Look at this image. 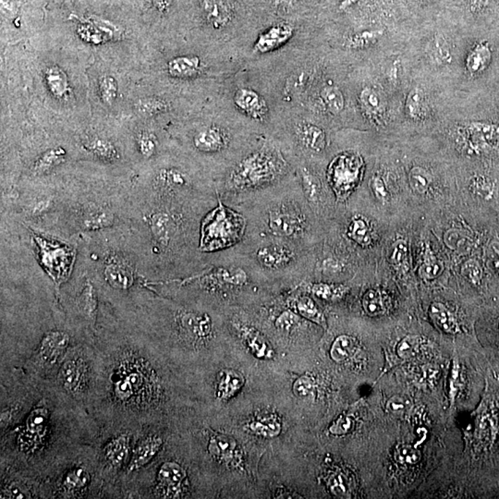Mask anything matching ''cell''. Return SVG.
<instances>
[{
	"instance_id": "9a60e30c",
	"label": "cell",
	"mask_w": 499,
	"mask_h": 499,
	"mask_svg": "<svg viewBox=\"0 0 499 499\" xmlns=\"http://www.w3.org/2000/svg\"><path fill=\"white\" fill-rule=\"evenodd\" d=\"M70 343L69 335L62 331L48 332L39 347L41 358L46 364H55L63 357Z\"/></svg>"
},
{
	"instance_id": "91938a15",
	"label": "cell",
	"mask_w": 499,
	"mask_h": 499,
	"mask_svg": "<svg viewBox=\"0 0 499 499\" xmlns=\"http://www.w3.org/2000/svg\"><path fill=\"white\" fill-rule=\"evenodd\" d=\"M6 495V498H29L28 493L24 492L23 488H21L20 487H19V485H16V487L15 485H10V487L8 488Z\"/></svg>"
},
{
	"instance_id": "681fc988",
	"label": "cell",
	"mask_w": 499,
	"mask_h": 499,
	"mask_svg": "<svg viewBox=\"0 0 499 499\" xmlns=\"http://www.w3.org/2000/svg\"><path fill=\"white\" fill-rule=\"evenodd\" d=\"M462 274L471 284L479 286L482 280V269L480 264L474 259L465 262L462 267Z\"/></svg>"
},
{
	"instance_id": "f546056e",
	"label": "cell",
	"mask_w": 499,
	"mask_h": 499,
	"mask_svg": "<svg viewBox=\"0 0 499 499\" xmlns=\"http://www.w3.org/2000/svg\"><path fill=\"white\" fill-rule=\"evenodd\" d=\"M429 313L433 323L442 331L449 333V334H457L460 331L459 323H458L456 318L454 317L451 311L445 305L440 304V302H433L431 305Z\"/></svg>"
},
{
	"instance_id": "ac0fdd59",
	"label": "cell",
	"mask_w": 499,
	"mask_h": 499,
	"mask_svg": "<svg viewBox=\"0 0 499 499\" xmlns=\"http://www.w3.org/2000/svg\"><path fill=\"white\" fill-rule=\"evenodd\" d=\"M163 441L160 436H150L139 444L133 455L128 471H139L151 462L162 448Z\"/></svg>"
},
{
	"instance_id": "e7e4bbea",
	"label": "cell",
	"mask_w": 499,
	"mask_h": 499,
	"mask_svg": "<svg viewBox=\"0 0 499 499\" xmlns=\"http://www.w3.org/2000/svg\"><path fill=\"white\" fill-rule=\"evenodd\" d=\"M171 1H173V0H155V3L157 5L158 9L166 10L170 6Z\"/></svg>"
},
{
	"instance_id": "cb8c5ba5",
	"label": "cell",
	"mask_w": 499,
	"mask_h": 499,
	"mask_svg": "<svg viewBox=\"0 0 499 499\" xmlns=\"http://www.w3.org/2000/svg\"><path fill=\"white\" fill-rule=\"evenodd\" d=\"M237 444L233 438L220 433H212L208 442L209 453L222 462H233L236 458Z\"/></svg>"
},
{
	"instance_id": "b9f144b4",
	"label": "cell",
	"mask_w": 499,
	"mask_h": 499,
	"mask_svg": "<svg viewBox=\"0 0 499 499\" xmlns=\"http://www.w3.org/2000/svg\"><path fill=\"white\" fill-rule=\"evenodd\" d=\"M409 182L414 192L424 195L432 184V176L422 166H414L409 174Z\"/></svg>"
},
{
	"instance_id": "e575fe53",
	"label": "cell",
	"mask_w": 499,
	"mask_h": 499,
	"mask_svg": "<svg viewBox=\"0 0 499 499\" xmlns=\"http://www.w3.org/2000/svg\"><path fill=\"white\" fill-rule=\"evenodd\" d=\"M135 108L141 116L151 118L168 111L170 105L162 98L151 97L139 99L135 104Z\"/></svg>"
},
{
	"instance_id": "484cf974",
	"label": "cell",
	"mask_w": 499,
	"mask_h": 499,
	"mask_svg": "<svg viewBox=\"0 0 499 499\" xmlns=\"http://www.w3.org/2000/svg\"><path fill=\"white\" fill-rule=\"evenodd\" d=\"M204 8L207 20L215 28L227 26L233 18L230 6L223 0H204Z\"/></svg>"
},
{
	"instance_id": "1f68e13d",
	"label": "cell",
	"mask_w": 499,
	"mask_h": 499,
	"mask_svg": "<svg viewBox=\"0 0 499 499\" xmlns=\"http://www.w3.org/2000/svg\"><path fill=\"white\" fill-rule=\"evenodd\" d=\"M358 342L350 335H340L334 340L330 350L333 361L342 362L351 358L356 353Z\"/></svg>"
},
{
	"instance_id": "d590c367",
	"label": "cell",
	"mask_w": 499,
	"mask_h": 499,
	"mask_svg": "<svg viewBox=\"0 0 499 499\" xmlns=\"http://www.w3.org/2000/svg\"><path fill=\"white\" fill-rule=\"evenodd\" d=\"M384 35V30H367L361 32H357L347 38L345 42L346 48L353 50H360L373 46L378 42Z\"/></svg>"
},
{
	"instance_id": "f5cc1de1",
	"label": "cell",
	"mask_w": 499,
	"mask_h": 499,
	"mask_svg": "<svg viewBox=\"0 0 499 499\" xmlns=\"http://www.w3.org/2000/svg\"><path fill=\"white\" fill-rule=\"evenodd\" d=\"M354 421L350 416H342L329 427V432L335 436H344L351 432Z\"/></svg>"
},
{
	"instance_id": "83f0119b",
	"label": "cell",
	"mask_w": 499,
	"mask_h": 499,
	"mask_svg": "<svg viewBox=\"0 0 499 499\" xmlns=\"http://www.w3.org/2000/svg\"><path fill=\"white\" fill-rule=\"evenodd\" d=\"M428 58L436 66H446L452 62L451 46L445 37L436 35L428 43Z\"/></svg>"
},
{
	"instance_id": "8fae6325",
	"label": "cell",
	"mask_w": 499,
	"mask_h": 499,
	"mask_svg": "<svg viewBox=\"0 0 499 499\" xmlns=\"http://www.w3.org/2000/svg\"><path fill=\"white\" fill-rule=\"evenodd\" d=\"M186 481V471L179 463L166 462L158 471L157 487L165 498H181Z\"/></svg>"
},
{
	"instance_id": "9c48e42d",
	"label": "cell",
	"mask_w": 499,
	"mask_h": 499,
	"mask_svg": "<svg viewBox=\"0 0 499 499\" xmlns=\"http://www.w3.org/2000/svg\"><path fill=\"white\" fill-rule=\"evenodd\" d=\"M286 304L288 306L295 311L298 315L317 324L322 329H327L326 315L321 308L316 304L313 297L305 291L302 285L293 288V290L283 293Z\"/></svg>"
},
{
	"instance_id": "f907efd6",
	"label": "cell",
	"mask_w": 499,
	"mask_h": 499,
	"mask_svg": "<svg viewBox=\"0 0 499 499\" xmlns=\"http://www.w3.org/2000/svg\"><path fill=\"white\" fill-rule=\"evenodd\" d=\"M421 457L419 451L409 445L400 446L396 451V459L402 464H416L421 460Z\"/></svg>"
},
{
	"instance_id": "f1b7e54d",
	"label": "cell",
	"mask_w": 499,
	"mask_h": 499,
	"mask_svg": "<svg viewBox=\"0 0 499 499\" xmlns=\"http://www.w3.org/2000/svg\"><path fill=\"white\" fill-rule=\"evenodd\" d=\"M244 376L235 370H225L221 373L218 382V397L221 400H230L244 387Z\"/></svg>"
},
{
	"instance_id": "680465c9",
	"label": "cell",
	"mask_w": 499,
	"mask_h": 499,
	"mask_svg": "<svg viewBox=\"0 0 499 499\" xmlns=\"http://www.w3.org/2000/svg\"><path fill=\"white\" fill-rule=\"evenodd\" d=\"M495 0H468L469 9L473 13L485 12Z\"/></svg>"
},
{
	"instance_id": "d6986e66",
	"label": "cell",
	"mask_w": 499,
	"mask_h": 499,
	"mask_svg": "<svg viewBox=\"0 0 499 499\" xmlns=\"http://www.w3.org/2000/svg\"><path fill=\"white\" fill-rule=\"evenodd\" d=\"M359 103L367 118L376 125L383 124L386 108L380 95L371 87H364L360 92Z\"/></svg>"
},
{
	"instance_id": "2e32d148",
	"label": "cell",
	"mask_w": 499,
	"mask_h": 499,
	"mask_svg": "<svg viewBox=\"0 0 499 499\" xmlns=\"http://www.w3.org/2000/svg\"><path fill=\"white\" fill-rule=\"evenodd\" d=\"M234 103L242 111L255 121H263L267 114L264 98L252 89L242 88L234 95Z\"/></svg>"
},
{
	"instance_id": "c3c4849f",
	"label": "cell",
	"mask_w": 499,
	"mask_h": 499,
	"mask_svg": "<svg viewBox=\"0 0 499 499\" xmlns=\"http://www.w3.org/2000/svg\"><path fill=\"white\" fill-rule=\"evenodd\" d=\"M408 257V245L404 239H397L393 244L391 245L389 253V260L392 266L396 268H400L404 266L407 262Z\"/></svg>"
},
{
	"instance_id": "ab89813d",
	"label": "cell",
	"mask_w": 499,
	"mask_h": 499,
	"mask_svg": "<svg viewBox=\"0 0 499 499\" xmlns=\"http://www.w3.org/2000/svg\"><path fill=\"white\" fill-rule=\"evenodd\" d=\"M66 152L61 147L48 150L35 164V171L37 173H45L53 168L54 166L59 165L65 160Z\"/></svg>"
},
{
	"instance_id": "be15d7a7",
	"label": "cell",
	"mask_w": 499,
	"mask_h": 499,
	"mask_svg": "<svg viewBox=\"0 0 499 499\" xmlns=\"http://www.w3.org/2000/svg\"><path fill=\"white\" fill-rule=\"evenodd\" d=\"M358 1H360V0H342V1L340 2L339 9L340 10H348L349 8L353 7V5H355Z\"/></svg>"
},
{
	"instance_id": "d4e9b609",
	"label": "cell",
	"mask_w": 499,
	"mask_h": 499,
	"mask_svg": "<svg viewBox=\"0 0 499 499\" xmlns=\"http://www.w3.org/2000/svg\"><path fill=\"white\" fill-rule=\"evenodd\" d=\"M83 364L77 360H68L59 370V380L70 393H76L83 381Z\"/></svg>"
},
{
	"instance_id": "74e56055",
	"label": "cell",
	"mask_w": 499,
	"mask_h": 499,
	"mask_svg": "<svg viewBox=\"0 0 499 499\" xmlns=\"http://www.w3.org/2000/svg\"><path fill=\"white\" fill-rule=\"evenodd\" d=\"M79 310L90 321H94L97 312V298L95 288L90 283L84 287L78 297Z\"/></svg>"
},
{
	"instance_id": "7dc6e473",
	"label": "cell",
	"mask_w": 499,
	"mask_h": 499,
	"mask_svg": "<svg viewBox=\"0 0 499 499\" xmlns=\"http://www.w3.org/2000/svg\"><path fill=\"white\" fill-rule=\"evenodd\" d=\"M471 192L485 200H490L496 193L495 182L484 176L476 177L471 182Z\"/></svg>"
},
{
	"instance_id": "9f6ffc18",
	"label": "cell",
	"mask_w": 499,
	"mask_h": 499,
	"mask_svg": "<svg viewBox=\"0 0 499 499\" xmlns=\"http://www.w3.org/2000/svg\"><path fill=\"white\" fill-rule=\"evenodd\" d=\"M445 241L449 248L459 249V248L464 246L467 242V237L462 231L451 230L446 233Z\"/></svg>"
},
{
	"instance_id": "4dcf8cb0",
	"label": "cell",
	"mask_w": 499,
	"mask_h": 499,
	"mask_svg": "<svg viewBox=\"0 0 499 499\" xmlns=\"http://www.w3.org/2000/svg\"><path fill=\"white\" fill-rule=\"evenodd\" d=\"M362 306L367 315L375 317L387 312L389 299L381 291L371 288L362 296Z\"/></svg>"
},
{
	"instance_id": "30bf717a",
	"label": "cell",
	"mask_w": 499,
	"mask_h": 499,
	"mask_svg": "<svg viewBox=\"0 0 499 499\" xmlns=\"http://www.w3.org/2000/svg\"><path fill=\"white\" fill-rule=\"evenodd\" d=\"M294 141L300 153L305 155H318L327 148L326 130L311 122H301L294 127Z\"/></svg>"
},
{
	"instance_id": "5bb4252c",
	"label": "cell",
	"mask_w": 499,
	"mask_h": 499,
	"mask_svg": "<svg viewBox=\"0 0 499 499\" xmlns=\"http://www.w3.org/2000/svg\"><path fill=\"white\" fill-rule=\"evenodd\" d=\"M49 411L46 407L34 409L26 420V427L21 435L24 446L35 447L42 442L48 427Z\"/></svg>"
},
{
	"instance_id": "836d02e7",
	"label": "cell",
	"mask_w": 499,
	"mask_h": 499,
	"mask_svg": "<svg viewBox=\"0 0 499 499\" xmlns=\"http://www.w3.org/2000/svg\"><path fill=\"white\" fill-rule=\"evenodd\" d=\"M427 98L425 92L422 88L415 87L409 92L405 101V113L408 118L413 121H419L424 118Z\"/></svg>"
},
{
	"instance_id": "f35d334b",
	"label": "cell",
	"mask_w": 499,
	"mask_h": 499,
	"mask_svg": "<svg viewBox=\"0 0 499 499\" xmlns=\"http://www.w3.org/2000/svg\"><path fill=\"white\" fill-rule=\"evenodd\" d=\"M321 98L330 113L337 115L345 108V98L337 86H326L322 89Z\"/></svg>"
},
{
	"instance_id": "7a4b0ae2",
	"label": "cell",
	"mask_w": 499,
	"mask_h": 499,
	"mask_svg": "<svg viewBox=\"0 0 499 499\" xmlns=\"http://www.w3.org/2000/svg\"><path fill=\"white\" fill-rule=\"evenodd\" d=\"M179 287H193L218 301L250 302L275 293L241 244L206 253L204 268L184 279L171 280Z\"/></svg>"
},
{
	"instance_id": "8992f818",
	"label": "cell",
	"mask_w": 499,
	"mask_h": 499,
	"mask_svg": "<svg viewBox=\"0 0 499 499\" xmlns=\"http://www.w3.org/2000/svg\"><path fill=\"white\" fill-rule=\"evenodd\" d=\"M295 175L308 204L321 222V218L326 215L330 206L332 199L329 196L330 190H327L320 174L309 163L302 161L297 163Z\"/></svg>"
},
{
	"instance_id": "11a10c76",
	"label": "cell",
	"mask_w": 499,
	"mask_h": 499,
	"mask_svg": "<svg viewBox=\"0 0 499 499\" xmlns=\"http://www.w3.org/2000/svg\"><path fill=\"white\" fill-rule=\"evenodd\" d=\"M460 386V365L456 362H453L451 368V378H449V398L451 402L456 399L458 391Z\"/></svg>"
},
{
	"instance_id": "7c38bea8",
	"label": "cell",
	"mask_w": 499,
	"mask_h": 499,
	"mask_svg": "<svg viewBox=\"0 0 499 499\" xmlns=\"http://www.w3.org/2000/svg\"><path fill=\"white\" fill-rule=\"evenodd\" d=\"M342 238L361 249H368L373 244V230L370 220L362 214H353L346 219Z\"/></svg>"
},
{
	"instance_id": "94428289",
	"label": "cell",
	"mask_w": 499,
	"mask_h": 499,
	"mask_svg": "<svg viewBox=\"0 0 499 499\" xmlns=\"http://www.w3.org/2000/svg\"><path fill=\"white\" fill-rule=\"evenodd\" d=\"M493 266L496 271L499 274V244H495L493 245Z\"/></svg>"
},
{
	"instance_id": "8d00e7d4",
	"label": "cell",
	"mask_w": 499,
	"mask_h": 499,
	"mask_svg": "<svg viewBox=\"0 0 499 499\" xmlns=\"http://www.w3.org/2000/svg\"><path fill=\"white\" fill-rule=\"evenodd\" d=\"M46 81L49 91L57 97H62L69 90V83L63 70L58 67L49 68L46 72Z\"/></svg>"
},
{
	"instance_id": "816d5d0a",
	"label": "cell",
	"mask_w": 499,
	"mask_h": 499,
	"mask_svg": "<svg viewBox=\"0 0 499 499\" xmlns=\"http://www.w3.org/2000/svg\"><path fill=\"white\" fill-rule=\"evenodd\" d=\"M157 139L150 133H141L138 137L139 149L146 157H152L157 150Z\"/></svg>"
},
{
	"instance_id": "db71d44e",
	"label": "cell",
	"mask_w": 499,
	"mask_h": 499,
	"mask_svg": "<svg viewBox=\"0 0 499 499\" xmlns=\"http://www.w3.org/2000/svg\"><path fill=\"white\" fill-rule=\"evenodd\" d=\"M293 393L298 398L309 396L313 391V382L309 376H301L293 384Z\"/></svg>"
},
{
	"instance_id": "7402d4cb",
	"label": "cell",
	"mask_w": 499,
	"mask_h": 499,
	"mask_svg": "<svg viewBox=\"0 0 499 499\" xmlns=\"http://www.w3.org/2000/svg\"><path fill=\"white\" fill-rule=\"evenodd\" d=\"M168 72L174 78L195 77L201 72V59L197 56L177 57L168 62Z\"/></svg>"
},
{
	"instance_id": "7bdbcfd3",
	"label": "cell",
	"mask_w": 499,
	"mask_h": 499,
	"mask_svg": "<svg viewBox=\"0 0 499 499\" xmlns=\"http://www.w3.org/2000/svg\"><path fill=\"white\" fill-rule=\"evenodd\" d=\"M91 476L88 471L84 468H75L65 476L63 487L70 492L83 489L90 484Z\"/></svg>"
},
{
	"instance_id": "ee69618b",
	"label": "cell",
	"mask_w": 499,
	"mask_h": 499,
	"mask_svg": "<svg viewBox=\"0 0 499 499\" xmlns=\"http://www.w3.org/2000/svg\"><path fill=\"white\" fill-rule=\"evenodd\" d=\"M99 95L102 102L106 106H112L118 95L119 86L116 79L111 75H102L98 83Z\"/></svg>"
},
{
	"instance_id": "d6a6232c",
	"label": "cell",
	"mask_w": 499,
	"mask_h": 499,
	"mask_svg": "<svg viewBox=\"0 0 499 499\" xmlns=\"http://www.w3.org/2000/svg\"><path fill=\"white\" fill-rule=\"evenodd\" d=\"M443 269V264L436 258L430 245L425 244L421 266L419 267L420 277L422 280H433L442 274Z\"/></svg>"
},
{
	"instance_id": "52a82bcc",
	"label": "cell",
	"mask_w": 499,
	"mask_h": 499,
	"mask_svg": "<svg viewBox=\"0 0 499 499\" xmlns=\"http://www.w3.org/2000/svg\"><path fill=\"white\" fill-rule=\"evenodd\" d=\"M35 239L39 249L41 263L54 282L61 285L69 277L75 253L64 245L53 244L40 237L35 236Z\"/></svg>"
},
{
	"instance_id": "44dd1931",
	"label": "cell",
	"mask_w": 499,
	"mask_h": 499,
	"mask_svg": "<svg viewBox=\"0 0 499 499\" xmlns=\"http://www.w3.org/2000/svg\"><path fill=\"white\" fill-rule=\"evenodd\" d=\"M130 436L119 435L106 443L104 457L109 465L121 467L126 462L130 453Z\"/></svg>"
},
{
	"instance_id": "e0dca14e",
	"label": "cell",
	"mask_w": 499,
	"mask_h": 499,
	"mask_svg": "<svg viewBox=\"0 0 499 499\" xmlns=\"http://www.w3.org/2000/svg\"><path fill=\"white\" fill-rule=\"evenodd\" d=\"M293 26L288 23H280L272 26L258 37L255 45V50L259 53H267L280 48L288 42L293 35Z\"/></svg>"
},
{
	"instance_id": "277c9868",
	"label": "cell",
	"mask_w": 499,
	"mask_h": 499,
	"mask_svg": "<svg viewBox=\"0 0 499 499\" xmlns=\"http://www.w3.org/2000/svg\"><path fill=\"white\" fill-rule=\"evenodd\" d=\"M290 166L282 152L270 144L248 150L217 181V197L233 208L250 196L288 178Z\"/></svg>"
},
{
	"instance_id": "f6af8a7d",
	"label": "cell",
	"mask_w": 499,
	"mask_h": 499,
	"mask_svg": "<svg viewBox=\"0 0 499 499\" xmlns=\"http://www.w3.org/2000/svg\"><path fill=\"white\" fill-rule=\"evenodd\" d=\"M112 215L102 209H92L84 215V227L86 228H100L108 227L112 223Z\"/></svg>"
},
{
	"instance_id": "60d3db41",
	"label": "cell",
	"mask_w": 499,
	"mask_h": 499,
	"mask_svg": "<svg viewBox=\"0 0 499 499\" xmlns=\"http://www.w3.org/2000/svg\"><path fill=\"white\" fill-rule=\"evenodd\" d=\"M86 149L101 159L113 161L118 158V152L110 141L103 138H94L86 144Z\"/></svg>"
},
{
	"instance_id": "ba28073f",
	"label": "cell",
	"mask_w": 499,
	"mask_h": 499,
	"mask_svg": "<svg viewBox=\"0 0 499 499\" xmlns=\"http://www.w3.org/2000/svg\"><path fill=\"white\" fill-rule=\"evenodd\" d=\"M179 336L193 343L206 342L215 335V321L206 312L193 310H179L174 315Z\"/></svg>"
},
{
	"instance_id": "ffe728a7",
	"label": "cell",
	"mask_w": 499,
	"mask_h": 499,
	"mask_svg": "<svg viewBox=\"0 0 499 499\" xmlns=\"http://www.w3.org/2000/svg\"><path fill=\"white\" fill-rule=\"evenodd\" d=\"M492 61V50L487 41L477 43L469 52L465 61V68L471 76L480 75L487 69Z\"/></svg>"
},
{
	"instance_id": "4316f807",
	"label": "cell",
	"mask_w": 499,
	"mask_h": 499,
	"mask_svg": "<svg viewBox=\"0 0 499 499\" xmlns=\"http://www.w3.org/2000/svg\"><path fill=\"white\" fill-rule=\"evenodd\" d=\"M108 284L119 290H127L135 282V275L129 266L122 263L109 264L105 270Z\"/></svg>"
},
{
	"instance_id": "bcb514c9",
	"label": "cell",
	"mask_w": 499,
	"mask_h": 499,
	"mask_svg": "<svg viewBox=\"0 0 499 499\" xmlns=\"http://www.w3.org/2000/svg\"><path fill=\"white\" fill-rule=\"evenodd\" d=\"M424 343V339L418 335L405 337L397 346V354L400 359L408 360L415 356Z\"/></svg>"
},
{
	"instance_id": "4fadbf2b",
	"label": "cell",
	"mask_w": 499,
	"mask_h": 499,
	"mask_svg": "<svg viewBox=\"0 0 499 499\" xmlns=\"http://www.w3.org/2000/svg\"><path fill=\"white\" fill-rule=\"evenodd\" d=\"M301 285L313 298L326 302L342 301L350 293L351 288V286L346 283L315 282V280H305Z\"/></svg>"
},
{
	"instance_id": "6f0895ef",
	"label": "cell",
	"mask_w": 499,
	"mask_h": 499,
	"mask_svg": "<svg viewBox=\"0 0 499 499\" xmlns=\"http://www.w3.org/2000/svg\"><path fill=\"white\" fill-rule=\"evenodd\" d=\"M371 189H372L373 195L379 202H381V203L387 202L389 195H387L386 185H384V182L380 176L375 175L371 179Z\"/></svg>"
},
{
	"instance_id": "603a6c76",
	"label": "cell",
	"mask_w": 499,
	"mask_h": 499,
	"mask_svg": "<svg viewBox=\"0 0 499 499\" xmlns=\"http://www.w3.org/2000/svg\"><path fill=\"white\" fill-rule=\"evenodd\" d=\"M246 428L256 436L272 438L280 435L282 424L279 416L275 414H266L251 420Z\"/></svg>"
},
{
	"instance_id": "3957f363",
	"label": "cell",
	"mask_w": 499,
	"mask_h": 499,
	"mask_svg": "<svg viewBox=\"0 0 499 499\" xmlns=\"http://www.w3.org/2000/svg\"><path fill=\"white\" fill-rule=\"evenodd\" d=\"M242 249L263 273L275 293H285L309 280L316 249L274 237L244 236Z\"/></svg>"
},
{
	"instance_id": "6125c7cd",
	"label": "cell",
	"mask_w": 499,
	"mask_h": 499,
	"mask_svg": "<svg viewBox=\"0 0 499 499\" xmlns=\"http://www.w3.org/2000/svg\"><path fill=\"white\" fill-rule=\"evenodd\" d=\"M389 407L391 408L392 411H399L400 409L404 408V404H403L402 400L394 398V399H392L391 402H389Z\"/></svg>"
},
{
	"instance_id": "5b68a950",
	"label": "cell",
	"mask_w": 499,
	"mask_h": 499,
	"mask_svg": "<svg viewBox=\"0 0 499 499\" xmlns=\"http://www.w3.org/2000/svg\"><path fill=\"white\" fill-rule=\"evenodd\" d=\"M217 199V206L201 221L199 249L202 253H215L236 246L241 244L246 233L244 215Z\"/></svg>"
},
{
	"instance_id": "6da1fadb",
	"label": "cell",
	"mask_w": 499,
	"mask_h": 499,
	"mask_svg": "<svg viewBox=\"0 0 499 499\" xmlns=\"http://www.w3.org/2000/svg\"><path fill=\"white\" fill-rule=\"evenodd\" d=\"M233 209L246 218L245 236L274 237L315 249L322 226L302 192L297 176L250 196Z\"/></svg>"
}]
</instances>
